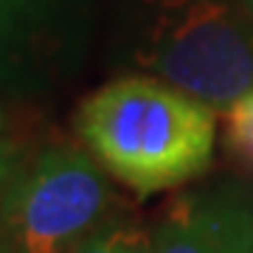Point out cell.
<instances>
[{
  "label": "cell",
  "mask_w": 253,
  "mask_h": 253,
  "mask_svg": "<svg viewBox=\"0 0 253 253\" xmlns=\"http://www.w3.org/2000/svg\"><path fill=\"white\" fill-rule=\"evenodd\" d=\"M73 124L101 169L141 197L200 177L217 141V110L149 73L101 84Z\"/></svg>",
  "instance_id": "6da1fadb"
},
{
  "label": "cell",
  "mask_w": 253,
  "mask_h": 253,
  "mask_svg": "<svg viewBox=\"0 0 253 253\" xmlns=\"http://www.w3.org/2000/svg\"><path fill=\"white\" fill-rule=\"evenodd\" d=\"M149 253H253V194L234 183L186 191L149 231Z\"/></svg>",
  "instance_id": "277c9868"
},
{
  "label": "cell",
  "mask_w": 253,
  "mask_h": 253,
  "mask_svg": "<svg viewBox=\"0 0 253 253\" xmlns=\"http://www.w3.org/2000/svg\"><path fill=\"white\" fill-rule=\"evenodd\" d=\"M73 253H149V231L129 217H110Z\"/></svg>",
  "instance_id": "8992f818"
},
{
  "label": "cell",
  "mask_w": 253,
  "mask_h": 253,
  "mask_svg": "<svg viewBox=\"0 0 253 253\" xmlns=\"http://www.w3.org/2000/svg\"><path fill=\"white\" fill-rule=\"evenodd\" d=\"M0 253H17L9 242H6V236H3V234H0Z\"/></svg>",
  "instance_id": "9c48e42d"
},
{
  "label": "cell",
  "mask_w": 253,
  "mask_h": 253,
  "mask_svg": "<svg viewBox=\"0 0 253 253\" xmlns=\"http://www.w3.org/2000/svg\"><path fill=\"white\" fill-rule=\"evenodd\" d=\"M62 0H0V79L17 76L51 37Z\"/></svg>",
  "instance_id": "5b68a950"
},
{
  "label": "cell",
  "mask_w": 253,
  "mask_h": 253,
  "mask_svg": "<svg viewBox=\"0 0 253 253\" xmlns=\"http://www.w3.org/2000/svg\"><path fill=\"white\" fill-rule=\"evenodd\" d=\"M17 169V158H14V146L6 132V118H3V107H0V189L3 183L11 177V172Z\"/></svg>",
  "instance_id": "ba28073f"
},
{
  "label": "cell",
  "mask_w": 253,
  "mask_h": 253,
  "mask_svg": "<svg viewBox=\"0 0 253 253\" xmlns=\"http://www.w3.org/2000/svg\"><path fill=\"white\" fill-rule=\"evenodd\" d=\"M116 197L96 158L45 146L0 189V234L17 253H73L113 214Z\"/></svg>",
  "instance_id": "3957f363"
},
{
  "label": "cell",
  "mask_w": 253,
  "mask_h": 253,
  "mask_svg": "<svg viewBox=\"0 0 253 253\" xmlns=\"http://www.w3.org/2000/svg\"><path fill=\"white\" fill-rule=\"evenodd\" d=\"M129 59L228 110L253 87V11L242 0H132Z\"/></svg>",
  "instance_id": "7a4b0ae2"
},
{
  "label": "cell",
  "mask_w": 253,
  "mask_h": 253,
  "mask_svg": "<svg viewBox=\"0 0 253 253\" xmlns=\"http://www.w3.org/2000/svg\"><path fill=\"white\" fill-rule=\"evenodd\" d=\"M228 118V149L253 166V87L225 110Z\"/></svg>",
  "instance_id": "52a82bcc"
},
{
  "label": "cell",
  "mask_w": 253,
  "mask_h": 253,
  "mask_svg": "<svg viewBox=\"0 0 253 253\" xmlns=\"http://www.w3.org/2000/svg\"><path fill=\"white\" fill-rule=\"evenodd\" d=\"M242 3H245V6H248L251 11H253V0H242Z\"/></svg>",
  "instance_id": "30bf717a"
}]
</instances>
